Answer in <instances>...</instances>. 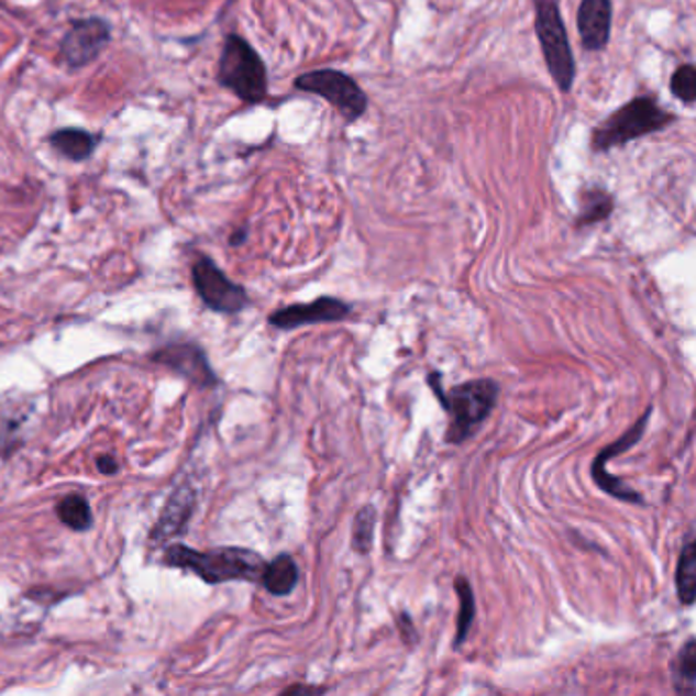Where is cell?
Listing matches in <instances>:
<instances>
[{"label":"cell","mask_w":696,"mask_h":696,"mask_svg":"<svg viewBox=\"0 0 696 696\" xmlns=\"http://www.w3.org/2000/svg\"><path fill=\"white\" fill-rule=\"evenodd\" d=\"M49 145L59 152L62 156L68 157L70 162H85L95 154L100 137L86 131V129L68 128L57 129L49 137Z\"/></svg>","instance_id":"cell-13"},{"label":"cell","mask_w":696,"mask_h":696,"mask_svg":"<svg viewBox=\"0 0 696 696\" xmlns=\"http://www.w3.org/2000/svg\"><path fill=\"white\" fill-rule=\"evenodd\" d=\"M676 595L684 607L695 603L696 595V543L695 533L691 531L684 541L678 568H676Z\"/></svg>","instance_id":"cell-16"},{"label":"cell","mask_w":696,"mask_h":696,"mask_svg":"<svg viewBox=\"0 0 696 696\" xmlns=\"http://www.w3.org/2000/svg\"><path fill=\"white\" fill-rule=\"evenodd\" d=\"M578 35L586 52H603L611 42L612 0H581Z\"/></svg>","instance_id":"cell-11"},{"label":"cell","mask_w":696,"mask_h":696,"mask_svg":"<svg viewBox=\"0 0 696 696\" xmlns=\"http://www.w3.org/2000/svg\"><path fill=\"white\" fill-rule=\"evenodd\" d=\"M111 33H113L111 25L100 16L71 21L68 33L59 42L62 62L70 70L85 68L104 52V47L111 43V37H113Z\"/></svg>","instance_id":"cell-8"},{"label":"cell","mask_w":696,"mask_h":696,"mask_svg":"<svg viewBox=\"0 0 696 696\" xmlns=\"http://www.w3.org/2000/svg\"><path fill=\"white\" fill-rule=\"evenodd\" d=\"M672 683L678 695H696V641L688 638L672 660Z\"/></svg>","instance_id":"cell-17"},{"label":"cell","mask_w":696,"mask_h":696,"mask_svg":"<svg viewBox=\"0 0 696 696\" xmlns=\"http://www.w3.org/2000/svg\"><path fill=\"white\" fill-rule=\"evenodd\" d=\"M455 593L460 597V615H457V636H455V645H462L468 638L469 629L474 623V615H476V600L472 586L464 576H457L455 581Z\"/></svg>","instance_id":"cell-19"},{"label":"cell","mask_w":696,"mask_h":696,"mask_svg":"<svg viewBox=\"0 0 696 696\" xmlns=\"http://www.w3.org/2000/svg\"><path fill=\"white\" fill-rule=\"evenodd\" d=\"M299 578V566L292 560V555L280 554L264 566L259 583L264 584V588L274 597H288L297 588Z\"/></svg>","instance_id":"cell-14"},{"label":"cell","mask_w":696,"mask_h":696,"mask_svg":"<svg viewBox=\"0 0 696 696\" xmlns=\"http://www.w3.org/2000/svg\"><path fill=\"white\" fill-rule=\"evenodd\" d=\"M533 9L535 33L545 59V68L554 78L560 92L568 95L576 80V59L572 54L568 29L564 25L557 0H533Z\"/></svg>","instance_id":"cell-5"},{"label":"cell","mask_w":696,"mask_h":696,"mask_svg":"<svg viewBox=\"0 0 696 696\" xmlns=\"http://www.w3.org/2000/svg\"><path fill=\"white\" fill-rule=\"evenodd\" d=\"M374 527H376V509L372 505H366L355 515L354 527H352V548L357 554H368L374 541Z\"/></svg>","instance_id":"cell-20"},{"label":"cell","mask_w":696,"mask_h":696,"mask_svg":"<svg viewBox=\"0 0 696 696\" xmlns=\"http://www.w3.org/2000/svg\"><path fill=\"white\" fill-rule=\"evenodd\" d=\"M670 90L686 107H693L696 100V68L693 64H683L672 74Z\"/></svg>","instance_id":"cell-21"},{"label":"cell","mask_w":696,"mask_h":696,"mask_svg":"<svg viewBox=\"0 0 696 696\" xmlns=\"http://www.w3.org/2000/svg\"><path fill=\"white\" fill-rule=\"evenodd\" d=\"M152 360L183 374L188 383L197 384L202 388L217 384V376L207 355L195 343H172L157 350L156 354L152 355Z\"/></svg>","instance_id":"cell-10"},{"label":"cell","mask_w":696,"mask_h":696,"mask_svg":"<svg viewBox=\"0 0 696 696\" xmlns=\"http://www.w3.org/2000/svg\"><path fill=\"white\" fill-rule=\"evenodd\" d=\"M245 237H247V229H240L235 235H231L229 243H231V245H242V243L245 242Z\"/></svg>","instance_id":"cell-24"},{"label":"cell","mask_w":696,"mask_h":696,"mask_svg":"<svg viewBox=\"0 0 696 696\" xmlns=\"http://www.w3.org/2000/svg\"><path fill=\"white\" fill-rule=\"evenodd\" d=\"M286 695H295V693H323V688H311V686H292L286 688Z\"/></svg>","instance_id":"cell-23"},{"label":"cell","mask_w":696,"mask_h":696,"mask_svg":"<svg viewBox=\"0 0 696 696\" xmlns=\"http://www.w3.org/2000/svg\"><path fill=\"white\" fill-rule=\"evenodd\" d=\"M427 380L433 395L440 398L441 407L450 415V427L445 433V440L450 443H464L472 438V433L483 426L497 407L500 386L495 380H469L450 390L441 388V374L438 372H431Z\"/></svg>","instance_id":"cell-2"},{"label":"cell","mask_w":696,"mask_h":696,"mask_svg":"<svg viewBox=\"0 0 696 696\" xmlns=\"http://www.w3.org/2000/svg\"><path fill=\"white\" fill-rule=\"evenodd\" d=\"M676 121L678 117L660 107L654 95H641L626 102L621 109H617L593 129L590 150L595 154H607L615 147H623L629 142L664 131Z\"/></svg>","instance_id":"cell-3"},{"label":"cell","mask_w":696,"mask_h":696,"mask_svg":"<svg viewBox=\"0 0 696 696\" xmlns=\"http://www.w3.org/2000/svg\"><path fill=\"white\" fill-rule=\"evenodd\" d=\"M612 209H615V199L605 188L584 186L583 192H581V211H578L576 225L588 228V225L600 223V221L611 217Z\"/></svg>","instance_id":"cell-15"},{"label":"cell","mask_w":696,"mask_h":696,"mask_svg":"<svg viewBox=\"0 0 696 696\" xmlns=\"http://www.w3.org/2000/svg\"><path fill=\"white\" fill-rule=\"evenodd\" d=\"M57 517L71 531H88L92 527V509L82 495H68L57 502Z\"/></svg>","instance_id":"cell-18"},{"label":"cell","mask_w":696,"mask_h":696,"mask_svg":"<svg viewBox=\"0 0 696 696\" xmlns=\"http://www.w3.org/2000/svg\"><path fill=\"white\" fill-rule=\"evenodd\" d=\"M352 307L335 297H321L313 302H299L285 309H278L268 317L272 328L290 331V329L314 325V323H338L347 319Z\"/></svg>","instance_id":"cell-9"},{"label":"cell","mask_w":696,"mask_h":696,"mask_svg":"<svg viewBox=\"0 0 696 696\" xmlns=\"http://www.w3.org/2000/svg\"><path fill=\"white\" fill-rule=\"evenodd\" d=\"M164 564L170 568L192 572L207 584H223L231 581L259 583L266 566L262 555L245 548H219L211 552H195L183 543H174L166 548Z\"/></svg>","instance_id":"cell-1"},{"label":"cell","mask_w":696,"mask_h":696,"mask_svg":"<svg viewBox=\"0 0 696 696\" xmlns=\"http://www.w3.org/2000/svg\"><path fill=\"white\" fill-rule=\"evenodd\" d=\"M217 80L247 104H259L268 97V70L254 45L242 35L229 33L219 57Z\"/></svg>","instance_id":"cell-4"},{"label":"cell","mask_w":696,"mask_h":696,"mask_svg":"<svg viewBox=\"0 0 696 696\" xmlns=\"http://www.w3.org/2000/svg\"><path fill=\"white\" fill-rule=\"evenodd\" d=\"M295 88L314 97L328 100L329 104L342 114L347 123H354L368 111V95L352 76L333 68H321L300 74Z\"/></svg>","instance_id":"cell-6"},{"label":"cell","mask_w":696,"mask_h":696,"mask_svg":"<svg viewBox=\"0 0 696 696\" xmlns=\"http://www.w3.org/2000/svg\"><path fill=\"white\" fill-rule=\"evenodd\" d=\"M197 505V495L190 486H178L176 493L168 498L162 517L157 521L154 531H152V541L162 543V541L172 540L176 535H183L192 511Z\"/></svg>","instance_id":"cell-12"},{"label":"cell","mask_w":696,"mask_h":696,"mask_svg":"<svg viewBox=\"0 0 696 696\" xmlns=\"http://www.w3.org/2000/svg\"><path fill=\"white\" fill-rule=\"evenodd\" d=\"M192 283L200 300L214 313L235 314L250 305L245 288L229 280L211 257L200 256L192 264Z\"/></svg>","instance_id":"cell-7"},{"label":"cell","mask_w":696,"mask_h":696,"mask_svg":"<svg viewBox=\"0 0 696 696\" xmlns=\"http://www.w3.org/2000/svg\"><path fill=\"white\" fill-rule=\"evenodd\" d=\"M97 466H99L100 474H104V476H113L119 472V464L113 455H100L97 460Z\"/></svg>","instance_id":"cell-22"}]
</instances>
